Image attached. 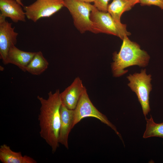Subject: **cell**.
<instances>
[{"label": "cell", "instance_id": "6da1fadb", "mask_svg": "<svg viewBox=\"0 0 163 163\" xmlns=\"http://www.w3.org/2000/svg\"><path fill=\"white\" fill-rule=\"evenodd\" d=\"M59 89L48 93V98L39 96L37 98L41 107L38 117L40 136L51 147L54 153L59 147V136L60 126V108L61 101Z\"/></svg>", "mask_w": 163, "mask_h": 163}, {"label": "cell", "instance_id": "7a4b0ae2", "mask_svg": "<svg viewBox=\"0 0 163 163\" xmlns=\"http://www.w3.org/2000/svg\"><path fill=\"white\" fill-rule=\"evenodd\" d=\"M125 36L119 52L113 54V62L111 67L113 75L119 77L127 73L125 69L130 66L138 65L145 67L148 64L150 56L148 53L140 49L136 42L130 40Z\"/></svg>", "mask_w": 163, "mask_h": 163}, {"label": "cell", "instance_id": "3957f363", "mask_svg": "<svg viewBox=\"0 0 163 163\" xmlns=\"http://www.w3.org/2000/svg\"><path fill=\"white\" fill-rule=\"evenodd\" d=\"M64 5L69 10L74 26L80 33L89 31L96 34L90 18L91 12L96 8L94 5L78 0H64Z\"/></svg>", "mask_w": 163, "mask_h": 163}, {"label": "cell", "instance_id": "277c9868", "mask_svg": "<svg viewBox=\"0 0 163 163\" xmlns=\"http://www.w3.org/2000/svg\"><path fill=\"white\" fill-rule=\"evenodd\" d=\"M90 18L93 23L96 34L104 33L117 36L123 40L130 33L127 31L126 25L116 22L108 12L99 11L96 8L91 12Z\"/></svg>", "mask_w": 163, "mask_h": 163}, {"label": "cell", "instance_id": "5b68a950", "mask_svg": "<svg viewBox=\"0 0 163 163\" xmlns=\"http://www.w3.org/2000/svg\"><path fill=\"white\" fill-rule=\"evenodd\" d=\"M151 77V75L146 74L145 69H142L140 73L130 74L127 77L129 81L128 85L136 94L145 118L150 110L149 95L152 88Z\"/></svg>", "mask_w": 163, "mask_h": 163}, {"label": "cell", "instance_id": "8992f818", "mask_svg": "<svg viewBox=\"0 0 163 163\" xmlns=\"http://www.w3.org/2000/svg\"><path fill=\"white\" fill-rule=\"evenodd\" d=\"M89 117L97 118L110 127L123 140L116 126L109 121L105 115L100 112L92 104L85 88L74 110L73 127L83 119Z\"/></svg>", "mask_w": 163, "mask_h": 163}, {"label": "cell", "instance_id": "52a82bcc", "mask_svg": "<svg viewBox=\"0 0 163 163\" xmlns=\"http://www.w3.org/2000/svg\"><path fill=\"white\" fill-rule=\"evenodd\" d=\"M64 0H36L24 7L26 17L35 22L41 18L49 17L64 7Z\"/></svg>", "mask_w": 163, "mask_h": 163}, {"label": "cell", "instance_id": "ba28073f", "mask_svg": "<svg viewBox=\"0 0 163 163\" xmlns=\"http://www.w3.org/2000/svg\"><path fill=\"white\" fill-rule=\"evenodd\" d=\"M18 33L14 31L12 23L0 15V58L6 65L7 55L10 48L17 42Z\"/></svg>", "mask_w": 163, "mask_h": 163}, {"label": "cell", "instance_id": "9c48e42d", "mask_svg": "<svg viewBox=\"0 0 163 163\" xmlns=\"http://www.w3.org/2000/svg\"><path fill=\"white\" fill-rule=\"evenodd\" d=\"M85 88L80 78H76L69 86L60 93L62 104L68 109H75Z\"/></svg>", "mask_w": 163, "mask_h": 163}, {"label": "cell", "instance_id": "30bf717a", "mask_svg": "<svg viewBox=\"0 0 163 163\" xmlns=\"http://www.w3.org/2000/svg\"><path fill=\"white\" fill-rule=\"evenodd\" d=\"M60 126L59 142L68 149L69 134L73 128L74 110L68 109L61 104L60 108Z\"/></svg>", "mask_w": 163, "mask_h": 163}, {"label": "cell", "instance_id": "8fae6325", "mask_svg": "<svg viewBox=\"0 0 163 163\" xmlns=\"http://www.w3.org/2000/svg\"><path fill=\"white\" fill-rule=\"evenodd\" d=\"M22 7L15 0H0V15L13 22H25L26 16Z\"/></svg>", "mask_w": 163, "mask_h": 163}, {"label": "cell", "instance_id": "7c38bea8", "mask_svg": "<svg viewBox=\"0 0 163 163\" xmlns=\"http://www.w3.org/2000/svg\"><path fill=\"white\" fill-rule=\"evenodd\" d=\"M36 52H26L12 46L8 52L6 64L16 65L22 71L26 72V68L35 55Z\"/></svg>", "mask_w": 163, "mask_h": 163}, {"label": "cell", "instance_id": "4fadbf2b", "mask_svg": "<svg viewBox=\"0 0 163 163\" xmlns=\"http://www.w3.org/2000/svg\"><path fill=\"white\" fill-rule=\"evenodd\" d=\"M0 161L3 163H37L32 158L23 156L20 152L12 151L10 147L3 144L0 146Z\"/></svg>", "mask_w": 163, "mask_h": 163}, {"label": "cell", "instance_id": "5bb4252c", "mask_svg": "<svg viewBox=\"0 0 163 163\" xmlns=\"http://www.w3.org/2000/svg\"><path fill=\"white\" fill-rule=\"evenodd\" d=\"M49 65L42 53L39 51L36 52L27 66L26 71L33 75H39L47 69Z\"/></svg>", "mask_w": 163, "mask_h": 163}, {"label": "cell", "instance_id": "9a60e30c", "mask_svg": "<svg viewBox=\"0 0 163 163\" xmlns=\"http://www.w3.org/2000/svg\"><path fill=\"white\" fill-rule=\"evenodd\" d=\"M131 8L128 0H113L108 5L107 12L116 22L121 24L120 18L122 14Z\"/></svg>", "mask_w": 163, "mask_h": 163}, {"label": "cell", "instance_id": "2e32d148", "mask_svg": "<svg viewBox=\"0 0 163 163\" xmlns=\"http://www.w3.org/2000/svg\"><path fill=\"white\" fill-rule=\"evenodd\" d=\"M146 128L143 137L147 138L152 137H158L163 138V123H155L151 115L150 119L146 117Z\"/></svg>", "mask_w": 163, "mask_h": 163}, {"label": "cell", "instance_id": "e0dca14e", "mask_svg": "<svg viewBox=\"0 0 163 163\" xmlns=\"http://www.w3.org/2000/svg\"><path fill=\"white\" fill-rule=\"evenodd\" d=\"M110 0H94V6L99 11L107 12L108 3Z\"/></svg>", "mask_w": 163, "mask_h": 163}, {"label": "cell", "instance_id": "ac0fdd59", "mask_svg": "<svg viewBox=\"0 0 163 163\" xmlns=\"http://www.w3.org/2000/svg\"><path fill=\"white\" fill-rule=\"evenodd\" d=\"M142 6L154 5L163 10V0H140Z\"/></svg>", "mask_w": 163, "mask_h": 163}, {"label": "cell", "instance_id": "d6986e66", "mask_svg": "<svg viewBox=\"0 0 163 163\" xmlns=\"http://www.w3.org/2000/svg\"><path fill=\"white\" fill-rule=\"evenodd\" d=\"M131 7L132 8L136 4L140 2V0H128Z\"/></svg>", "mask_w": 163, "mask_h": 163}, {"label": "cell", "instance_id": "ffe728a7", "mask_svg": "<svg viewBox=\"0 0 163 163\" xmlns=\"http://www.w3.org/2000/svg\"><path fill=\"white\" fill-rule=\"evenodd\" d=\"M80 1L87 2V3H90L91 2H94V0H78Z\"/></svg>", "mask_w": 163, "mask_h": 163}, {"label": "cell", "instance_id": "44dd1931", "mask_svg": "<svg viewBox=\"0 0 163 163\" xmlns=\"http://www.w3.org/2000/svg\"><path fill=\"white\" fill-rule=\"evenodd\" d=\"M18 3L21 5L22 7H24V5L22 2V0H15Z\"/></svg>", "mask_w": 163, "mask_h": 163}, {"label": "cell", "instance_id": "7402d4cb", "mask_svg": "<svg viewBox=\"0 0 163 163\" xmlns=\"http://www.w3.org/2000/svg\"></svg>", "mask_w": 163, "mask_h": 163}]
</instances>
